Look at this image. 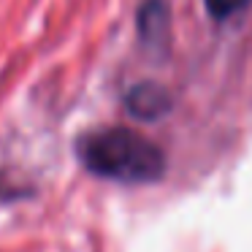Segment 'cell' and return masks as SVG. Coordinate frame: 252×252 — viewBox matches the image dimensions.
Here are the masks:
<instances>
[{
    "label": "cell",
    "instance_id": "obj_2",
    "mask_svg": "<svg viewBox=\"0 0 252 252\" xmlns=\"http://www.w3.org/2000/svg\"><path fill=\"white\" fill-rule=\"evenodd\" d=\"M125 106L138 120H158V117H163L171 109V98L163 87L144 82V84L130 87V93L125 95Z\"/></svg>",
    "mask_w": 252,
    "mask_h": 252
},
{
    "label": "cell",
    "instance_id": "obj_3",
    "mask_svg": "<svg viewBox=\"0 0 252 252\" xmlns=\"http://www.w3.org/2000/svg\"><path fill=\"white\" fill-rule=\"evenodd\" d=\"M250 0H206V8L214 19H225L230 14H236L239 8H244Z\"/></svg>",
    "mask_w": 252,
    "mask_h": 252
},
{
    "label": "cell",
    "instance_id": "obj_1",
    "mask_svg": "<svg viewBox=\"0 0 252 252\" xmlns=\"http://www.w3.org/2000/svg\"><path fill=\"white\" fill-rule=\"evenodd\" d=\"M76 155L95 176L125 185L158 182L165 171V155L155 141L130 127H98L79 138Z\"/></svg>",
    "mask_w": 252,
    "mask_h": 252
}]
</instances>
